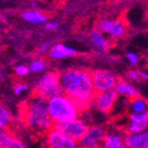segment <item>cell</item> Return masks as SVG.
Wrapping results in <instances>:
<instances>
[{
  "label": "cell",
  "instance_id": "7a4b0ae2",
  "mask_svg": "<svg viewBox=\"0 0 148 148\" xmlns=\"http://www.w3.org/2000/svg\"><path fill=\"white\" fill-rule=\"evenodd\" d=\"M22 119L29 130L45 135L54 127V122L48 112V101L35 94L23 105Z\"/></svg>",
  "mask_w": 148,
  "mask_h": 148
},
{
  "label": "cell",
  "instance_id": "6da1fadb",
  "mask_svg": "<svg viewBox=\"0 0 148 148\" xmlns=\"http://www.w3.org/2000/svg\"><path fill=\"white\" fill-rule=\"evenodd\" d=\"M60 84L63 94L74 101L80 112L91 106L95 91L90 72L83 69H66L60 75Z\"/></svg>",
  "mask_w": 148,
  "mask_h": 148
},
{
  "label": "cell",
  "instance_id": "ac0fdd59",
  "mask_svg": "<svg viewBox=\"0 0 148 148\" xmlns=\"http://www.w3.org/2000/svg\"><path fill=\"white\" fill-rule=\"evenodd\" d=\"M12 123V114L8 107L0 101V131H8Z\"/></svg>",
  "mask_w": 148,
  "mask_h": 148
},
{
  "label": "cell",
  "instance_id": "7402d4cb",
  "mask_svg": "<svg viewBox=\"0 0 148 148\" xmlns=\"http://www.w3.org/2000/svg\"><path fill=\"white\" fill-rule=\"evenodd\" d=\"M14 71H15V74L17 75L18 77H20V78H24V77L28 76L30 73L29 66H26L24 64H19V65L15 66Z\"/></svg>",
  "mask_w": 148,
  "mask_h": 148
},
{
  "label": "cell",
  "instance_id": "603a6c76",
  "mask_svg": "<svg viewBox=\"0 0 148 148\" xmlns=\"http://www.w3.org/2000/svg\"><path fill=\"white\" fill-rule=\"evenodd\" d=\"M125 58L128 61V64H130L131 66H136L137 64L139 63V61H140V57H139V55L135 52L125 53Z\"/></svg>",
  "mask_w": 148,
  "mask_h": 148
},
{
  "label": "cell",
  "instance_id": "8fae6325",
  "mask_svg": "<svg viewBox=\"0 0 148 148\" xmlns=\"http://www.w3.org/2000/svg\"><path fill=\"white\" fill-rule=\"evenodd\" d=\"M148 130V111L142 114L131 113L125 126V134L134 135L146 132Z\"/></svg>",
  "mask_w": 148,
  "mask_h": 148
},
{
  "label": "cell",
  "instance_id": "30bf717a",
  "mask_svg": "<svg viewBox=\"0 0 148 148\" xmlns=\"http://www.w3.org/2000/svg\"><path fill=\"white\" fill-rule=\"evenodd\" d=\"M107 135V131L101 125L89 126L88 132L81 140L80 145L90 148H99L101 143Z\"/></svg>",
  "mask_w": 148,
  "mask_h": 148
},
{
  "label": "cell",
  "instance_id": "836d02e7",
  "mask_svg": "<svg viewBox=\"0 0 148 148\" xmlns=\"http://www.w3.org/2000/svg\"><path fill=\"white\" fill-rule=\"evenodd\" d=\"M48 148H49V147H48Z\"/></svg>",
  "mask_w": 148,
  "mask_h": 148
},
{
  "label": "cell",
  "instance_id": "83f0119b",
  "mask_svg": "<svg viewBox=\"0 0 148 148\" xmlns=\"http://www.w3.org/2000/svg\"><path fill=\"white\" fill-rule=\"evenodd\" d=\"M139 75H140V79L143 81H148V73L145 71H139Z\"/></svg>",
  "mask_w": 148,
  "mask_h": 148
},
{
  "label": "cell",
  "instance_id": "484cf974",
  "mask_svg": "<svg viewBox=\"0 0 148 148\" xmlns=\"http://www.w3.org/2000/svg\"><path fill=\"white\" fill-rule=\"evenodd\" d=\"M51 48H52V45L50 44L49 42H42L38 45V47H37V52L40 53V54H45V53L50 52Z\"/></svg>",
  "mask_w": 148,
  "mask_h": 148
},
{
  "label": "cell",
  "instance_id": "44dd1931",
  "mask_svg": "<svg viewBox=\"0 0 148 148\" xmlns=\"http://www.w3.org/2000/svg\"><path fill=\"white\" fill-rule=\"evenodd\" d=\"M4 148H28L27 146L23 143L20 139H18L16 136H10L8 142L5 143Z\"/></svg>",
  "mask_w": 148,
  "mask_h": 148
},
{
  "label": "cell",
  "instance_id": "cb8c5ba5",
  "mask_svg": "<svg viewBox=\"0 0 148 148\" xmlns=\"http://www.w3.org/2000/svg\"><path fill=\"white\" fill-rule=\"evenodd\" d=\"M126 78H127V81H131L132 82H139L140 81V75H139V71H137V69H130V71H127V73H126Z\"/></svg>",
  "mask_w": 148,
  "mask_h": 148
},
{
  "label": "cell",
  "instance_id": "277c9868",
  "mask_svg": "<svg viewBox=\"0 0 148 148\" xmlns=\"http://www.w3.org/2000/svg\"><path fill=\"white\" fill-rule=\"evenodd\" d=\"M63 93L60 84V75L56 72H47L37 80L33 89V94L38 95L46 101Z\"/></svg>",
  "mask_w": 148,
  "mask_h": 148
},
{
  "label": "cell",
  "instance_id": "f1b7e54d",
  "mask_svg": "<svg viewBox=\"0 0 148 148\" xmlns=\"http://www.w3.org/2000/svg\"><path fill=\"white\" fill-rule=\"evenodd\" d=\"M2 78H3V74H2V71L0 69V82L2 81Z\"/></svg>",
  "mask_w": 148,
  "mask_h": 148
},
{
  "label": "cell",
  "instance_id": "d6a6232c",
  "mask_svg": "<svg viewBox=\"0 0 148 148\" xmlns=\"http://www.w3.org/2000/svg\"><path fill=\"white\" fill-rule=\"evenodd\" d=\"M144 148H148V146H146V147H144Z\"/></svg>",
  "mask_w": 148,
  "mask_h": 148
},
{
  "label": "cell",
  "instance_id": "f546056e",
  "mask_svg": "<svg viewBox=\"0 0 148 148\" xmlns=\"http://www.w3.org/2000/svg\"><path fill=\"white\" fill-rule=\"evenodd\" d=\"M145 18L148 20V8H146V10H145Z\"/></svg>",
  "mask_w": 148,
  "mask_h": 148
},
{
  "label": "cell",
  "instance_id": "7c38bea8",
  "mask_svg": "<svg viewBox=\"0 0 148 148\" xmlns=\"http://www.w3.org/2000/svg\"><path fill=\"white\" fill-rule=\"evenodd\" d=\"M89 40L91 45L101 52H108L112 47L111 40L99 29H93L89 33Z\"/></svg>",
  "mask_w": 148,
  "mask_h": 148
},
{
  "label": "cell",
  "instance_id": "5bb4252c",
  "mask_svg": "<svg viewBox=\"0 0 148 148\" xmlns=\"http://www.w3.org/2000/svg\"><path fill=\"white\" fill-rule=\"evenodd\" d=\"M77 54V51L74 48H71L69 46H65L63 44H55L52 46L49 52L50 58L54 60H63L75 56Z\"/></svg>",
  "mask_w": 148,
  "mask_h": 148
},
{
  "label": "cell",
  "instance_id": "9c48e42d",
  "mask_svg": "<svg viewBox=\"0 0 148 148\" xmlns=\"http://www.w3.org/2000/svg\"><path fill=\"white\" fill-rule=\"evenodd\" d=\"M117 99H118V95L114 90L101 92V93H95L92 104L101 113L109 114L113 110Z\"/></svg>",
  "mask_w": 148,
  "mask_h": 148
},
{
  "label": "cell",
  "instance_id": "9a60e30c",
  "mask_svg": "<svg viewBox=\"0 0 148 148\" xmlns=\"http://www.w3.org/2000/svg\"><path fill=\"white\" fill-rule=\"evenodd\" d=\"M123 139L127 148H144L148 146V131L134 135L125 134Z\"/></svg>",
  "mask_w": 148,
  "mask_h": 148
},
{
  "label": "cell",
  "instance_id": "d6986e66",
  "mask_svg": "<svg viewBox=\"0 0 148 148\" xmlns=\"http://www.w3.org/2000/svg\"><path fill=\"white\" fill-rule=\"evenodd\" d=\"M128 108L131 110V113L133 114H142L148 111V103L142 97L138 96L136 99H131Z\"/></svg>",
  "mask_w": 148,
  "mask_h": 148
},
{
  "label": "cell",
  "instance_id": "8992f818",
  "mask_svg": "<svg viewBox=\"0 0 148 148\" xmlns=\"http://www.w3.org/2000/svg\"><path fill=\"white\" fill-rule=\"evenodd\" d=\"M54 127L76 142H81V140L84 138L88 132L89 125L83 119L76 118L74 120L64 122V123L55 124Z\"/></svg>",
  "mask_w": 148,
  "mask_h": 148
},
{
  "label": "cell",
  "instance_id": "ba28073f",
  "mask_svg": "<svg viewBox=\"0 0 148 148\" xmlns=\"http://www.w3.org/2000/svg\"><path fill=\"white\" fill-rule=\"evenodd\" d=\"M46 144L49 148H78V142L65 136L63 133L53 127L46 134Z\"/></svg>",
  "mask_w": 148,
  "mask_h": 148
},
{
  "label": "cell",
  "instance_id": "52a82bcc",
  "mask_svg": "<svg viewBox=\"0 0 148 148\" xmlns=\"http://www.w3.org/2000/svg\"><path fill=\"white\" fill-rule=\"evenodd\" d=\"M96 29L101 31L111 40L122 38L127 32L125 24L117 19H101L96 23Z\"/></svg>",
  "mask_w": 148,
  "mask_h": 148
},
{
  "label": "cell",
  "instance_id": "e0dca14e",
  "mask_svg": "<svg viewBox=\"0 0 148 148\" xmlns=\"http://www.w3.org/2000/svg\"><path fill=\"white\" fill-rule=\"evenodd\" d=\"M21 17L25 22L29 23V24H46L47 23V17L44 12L40 10H25L21 14Z\"/></svg>",
  "mask_w": 148,
  "mask_h": 148
},
{
  "label": "cell",
  "instance_id": "4dcf8cb0",
  "mask_svg": "<svg viewBox=\"0 0 148 148\" xmlns=\"http://www.w3.org/2000/svg\"><path fill=\"white\" fill-rule=\"evenodd\" d=\"M78 148H90V147H85V146H81V145H79V146H78Z\"/></svg>",
  "mask_w": 148,
  "mask_h": 148
},
{
  "label": "cell",
  "instance_id": "2e32d148",
  "mask_svg": "<svg viewBox=\"0 0 148 148\" xmlns=\"http://www.w3.org/2000/svg\"><path fill=\"white\" fill-rule=\"evenodd\" d=\"M99 148H127L123 137L117 133H107Z\"/></svg>",
  "mask_w": 148,
  "mask_h": 148
},
{
  "label": "cell",
  "instance_id": "d4e9b609",
  "mask_svg": "<svg viewBox=\"0 0 148 148\" xmlns=\"http://www.w3.org/2000/svg\"><path fill=\"white\" fill-rule=\"evenodd\" d=\"M28 89H29V86L27 84H25V83H18V84H16L14 86V93L17 96H20L23 92L27 91Z\"/></svg>",
  "mask_w": 148,
  "mask_h": 148
},
{
  "label": "cell",
  "instance_id": "4fadbf2b",
  "mask_svg": "<svg viewBox=\"0 0 148 148\" xmlns=\"http://www.w3.org/2000/svg\"><path fill=\"white\" fill-rule=\"evenodd\" d=\"M114 91L118 96L126 97L130 101L139 96L138 89L132 84L131 82L124 79H118L116 85L114 87Z\"/></svg>",
  "mask_w": 148,
  "mask_h": 148
},
{
  "label": "cell",
  "instance_id": "1f68e13d",
  "mask_svg": "<svg viewBox=\"0 0 148 148\" xmlns=\"http://www.w3.org/2000/svg\"><path fill=\"white\" fill-rule=\"evenodd\" d=\"M0 148H4V146H3V144L1 143V141H0Z\"/></svg>",
  "mask_w": 148,
  "mask_h": 148
},
{
  "label": "cell",
  "instance_id": "ffe728a7",
  "mask_svg": "<svg viewBox=\"0 0 148 148\" xmlns=\"http://www.w3.org/2000/svg\"><path fill=\"white\" fill-rule=\"evenodd\" d=\"M47 67V63L44 59H35L33 61H31V63L29 64V69L30 72L34 73V74H40L42 73Z\"/></svg>",
  "mask_w": 148,
  "mask_h": 148
},
{
  "label": "cell",
  "instance_id": "3957f363",
  "mask_svg": "<svg viewBox=\"0 0 148 148\" xmlns=\"http://www.w3.org/2000/svg\"><path fill=\"white\" fill-rule=\"evenodd\" d=\"M48 112L54 125L79 118L80 115V110L74 101L63 93L48 101Z\"/></svg>",
  "mask_w": 148,
  "mask_h": 148
},
{
  "label": "cell",
  "instance_id": "4316f807",
  "mask_svg": "<svg viewBox=\"0 0 148 148\" xmlns=\"http://www.w3.org/2000/svg\"><path fill=\"white\" fill-rule=\"evenodd\" d=\"M58 27H59L58 23L53 22V21H51V22H47L46 23V25H45V28H46L47 30H49V31H55V30L58 29Z\"/></svg>",
  "mask_w": 148,
  "mask_h": 148
},
{
  "label": "cell",
  "instance_id": "5b68a950",
  "mask_svg": "<svg viewBox=\"0 0 148 148\" xmlns=\"http://www.w3.org/2000/svg\"><path fill=\"white\" fill-rule=\"evenodd\" d=\"M90 73L95 93L114 90V87L118 81V78L114 73L108 69H94Z\"/></svg>",
  "mask_w": 148,
  "mask_h": 148
}]
</instances>
